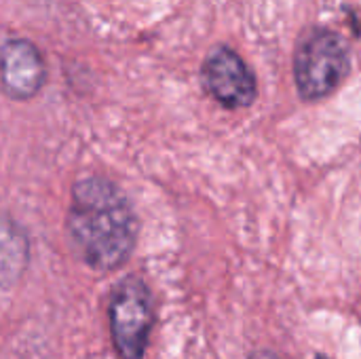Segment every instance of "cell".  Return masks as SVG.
I'll list each match as a JSON object with an SVG mask.
<instances>
[{"label":"cell","mask_w":361,"mask_h":359,"mask_svg":"<svg viewBox=\"0 0 361 359\" xmlns=\"http://www.w3.org/2000/svg\"><path fill=\"white\" fill-rule=\"evenodd\" d=\"M27 262L25 235L11 222L0 218V286L17 281Z\"/></svg>","instance_id":"obj_6"},{"label":"cell","mask_w":361,"mask_h":359,"mask_svg":"<svg viewBox=\"0 0 361 359\" xmlns=\"http://www.w3.org/2000/svg\"><path fill=\"white\" fill-rule=\"evenodd\" d=\"M317 359H330V358H324V355H319V358H317Z\"/></svg>","instance_id":"obj_8"},{"label":"cell","mask_w":361,"mask_h":359,"mask_svg":"<svg viewBox=\"0 0 361 359\" xmlns=\"http://www.w3.org/2000/svg\"><path fill=\"white\" fill-rule=\"evenodd\" d=\"M0 83L15 99L36 95L44 83V61L40 51L23 38L8 40L0 49Z\"/></svg>","instance_id":"obj_5"},{"label":"cell","mask_w":361,"mask_h":359,"mask_svg":"<svg viewBox=\"0 0 361 359\" xmlns=\"http://www.w3.org/2000/svg\"><path fill=\"white\" fill-rule=\"evenodd\" d=\"M349 49L345 38L326 28L309 30L294 53V78L305 99L330 95L349 74Z\"/></svg>","instance_id":"obj_2"},{"label":"cell","mask_w":361,"mask_h":359,"mask_svg":"<svg viewBox=\"0 0 361 359\" xmlns=\"http://www.w3.org/2000/svg\"><path fill=\"white\" fill-rule=\"evenodd\" d=\"M207 93L226 108H245L256 99V78L247 63L228 47H216L201 68Z\"/></svg>","instance_id":"obj_4"},{"label":"cell","mask_w":361,"mask_h":359,"mask_svg":"<svg viewBox=\"0 0 361 359\" xmlns=\"http://www.w3.org/2000/svg\"><path fill=\"white\" fill-rule=\"evenodd\" d=\"M68 235L91 269L123 267L135 245V216L121 188L99 176L80 180L72 190Z\"/></svg>","instance_id":"obj_1"},{"label":"cell","mask_w":361,"mask_h":359,"mask_svg":"<svg viewBox=\"0 0 361 359\" xmlns=\"http://www.w3.org/2000/svg\"><path fill=\"white\" fill-rule=\"evenodd\" d=\"M250 359H281L277 358L275 353H271V351H256V353H252Z\"/></svg>","instance_id":"obj_7"},{"label":"cell","mask_w":361,"mask_h":359,"mask_svg":"<svg viewBox=\"0 0 361 359\" xmlns=\"http://www.w3.org/2000/svg\"><path fill=\"white\" fill-rule=\"evenodd\" d=\"M152 328V298L137 277L123 279L110 298V330L123 359H142Z\"/></svg>","instance_id":"obj_3"}]
</instances>
